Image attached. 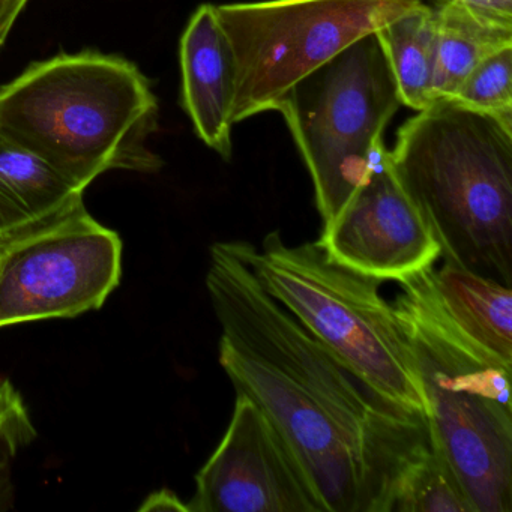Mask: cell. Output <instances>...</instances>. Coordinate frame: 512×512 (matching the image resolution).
Here are the masks:
<instances>
[{
  "label": "cell",
  "instance_id": "6da1fadb",
  "mask_svg": "<svg viewBox=\"0 0 512 512\" xmlns=\"http://www.w3.org/2000/svg\"><path fill=\"white\" fill-rule=\"evenodd\" d=\"M218 361L263 410L325 512H388L403 470L431 442L428 416L380 397L281 307L230 250H209Z\"/></svg>",
  "mask_w": 512,
  "mask_h": 512
},
{
  "label": "cell",
  "instance_id": "7a4b0ae2",
  "mask_svg": "<svg viewBox=\"0 0 512 512\" xmlns=\"http://www.w3.org/2000/svg\"><path fill=\"white\" fill-rule=\"evenodd\" d=\"M157 130L151 82L121 56L61 53L0 86V136L83 191L109 170L158 172Z\"/></svg>",
  "mask_w": 512,
  "mask_h": 512
},
{
  "label": "cell",
  "instance_id": "3957f363",
  "mask_svg": "<svg viewBox=\"0 0 512 512\" xmlns=\"http://www.w3.org/2000/svg\"><path fill=\"white\" fill-rule=\"evenodd\" d=\"M389 160L442 259L509 286L512 128L455 100H437L398 130Z\"/></svg>",
  "mask_w": 512,
  "mask_h": 512
},
{
  "label": "cell",
  "instance_id": "277c9868",
  "mask_svg": "<svg viewBox=\"0 0 512 512\" xmlns=\"http://www.w3.org/2000/svg\"><path fill=\"white\" fill-rule=\"evenodd\" d=\"M397 283L392 307L415 353L431 436L473 512H511L512 361L449 316L434 287L433 266Z\"/></svg>",
  "mask_w": 512,
  "mask_h": 512
},
{
  "label": "cell",
  "instance_id": "5b68a950",
  "mask_svg": "<svg viewBox=\"0 0 512 512\" xmlns=\"http://www.w3.org/2000/svg\"><path fill=\"white\" fill-rule=\"evenodd\" d=\"M229 242L263 289L380 397L428 416L415 353L383 281L326 259L316 242L290 245L278 230L262 245Z\"/></svg>",
  "mask_w": 512,
  "mask_h": 512
},
{
  "label": "cell",
  "instance_id": "8992f818",
  "mask_svg": "<svg viewBox=\"0 0 512 512\" xmlns=\"http://www.w3.org/2000/svg\"><path fill=\"white\" fill-rule=\"evenodd\" d=\"M403 106L374 34L292 86L278 104L301 152L323 223L364 184L392 116Z\"/></svg>",
  "mask_w": 512,
  "mask_h": 512
},
{
  "label": "cell",
  "instance_id": "52a82bcc",
  "mask_svg": "<svg viewBox=\"0 0 512 512\" xmlns=\"http://www.w3.org/2000/svg\"><path fill=\"white\" fill-rule=\"evenodd\" d=\"M421 0H263L215 5L236 64L233 124L277 112L286 92Z\"/></svg>",
  "mask_w": 512,
  "mask_h": 512
},
{
  "label": "cell",
  "instance_id": "ba28073f",
  "mask_svg": "<svg viewBox=\"0 0 512 512\" xmlns=\"http://www.w3.org/2000/svg\"><path fill=\"white\" fill-rule=\"evenodd\" d=\"M121 277V236L80 200L0 239V328L100 310Z\"/></svg>",
  "mask_w": 512,
  "mask_h": 512
},
{
  "label": "cell",
  "instance_id": "9c48e42d",
  "mask_svg": "<svg viewBox=\"0 0 512 512\" xmlns=\"http://www.w3.org/2000/svg\"><path fill=\"white\" fill-rule=\"evenodd\" d=\"M194 481L188 512H325L286 440L241 392L223 439Z\"/></svg>",
  "mask_w": 512,
  "mask_h": 512
},
{
  "label": "cell",
  "instance_id": "30bf717a",
  "mask_svg": "<svg viewBox=\"0 0 512 512\" xmlns=\"http://www.w3.org/2000/svg\"><path fill=\"white\" fill-rule=\"evenodd\" d=\"M317 245L335 265L380 281H400L436 265L439 242L380 146L364 184L328 223Z\"/></svg>",
  "mask_w": 512,
  "mask_h": 512
},
{
  "label": "cell",
  "instance_id": "8fae6325",
  "mask_svg": "<svg viewBox=\"0 0 512 512\" xmlns=\"http://www.w3.org/2000/svg\"><path fill=\"white\" fill-rule=\"evenodd\" d=\"M182 104L194 130L221 158L232 157L236 64L215 5L194 11L181 38Z\"/></svg>",
  "mask_w": 512,
  "mask_h": 512
},
{
  "label": "cell",
  "instance_id": "7c38bea8",
  "mask_svg": "<svg viewBox=\"0 0 512 512\" xmlns=\"http://www.w3.org/2000/svg\"><path fill=\"white\" fill-rule=\"evenodd\" d=\"M433 11V97L434 101L451 100L482 59L512 46V20L454 0H436Z\"/></svg>",
  "mask_w": 512,
  "mask_h": 512
},
{
  "label": "cell",
  "instance_id": "4fadbf2b",
  "mask_svg": "<svg viewBox=\"0 0 512 512\" xmlns=\"http://www.w3.org/2000/svg\"><path fill=\"white\" fill-rule=\"evenodd\" d=\"M83 194L49 164L0 136V239L76 205Z\"/></svg>",
  "mask_w": 512,
  "mask_h": 512
},
{
  "label": "cell",
  "instance_id": "5bb4252c",
  "mask_svg": "<svg viewBox=\"0 0 512 512\" xmlns=\"http://www.w3.org/2000/svg\"><path fill=\"white\" fill-rule=\"evenodd\" d=\"M437 296L449 316L491 352L512 361L511 286L445 260L433 266Z\"/></svg>",
  "mask_w": 512,
  "mask_h": 512
},
{
  "label": "cell",
  "instance_id": "9a60e30c",
  "mask_svg": "<svg viewBox=\"0 0 512 512\" xmlns=\"http://www.w3.org/2000/svg\"><path fill=\"white\" fill-rule=\"evenodd\" d=\"M401 104L421 112L434 103V11L419 4L376 32Z\"/></svg>",
  "mask_w": 512,
  "mask_h": 512
},
{
  "label": "cell",
  "instance_id": "2e32d148",
  "mask_svg": "<svg viewBox=\"0 0 512 512\" xmlns=\"http://www.w3.org/2000/svg\"><path fill=\"white\" fill-rule=\"evenodd\" d=\"M388 512H473L457 475L433 436L428 448L398 478Z\"/></svg>",
  "mask_w": 512,
  "mask_h": 512
},
{
  "label": "cell",
  "instance_id": "e0dca14e",
  "mask_svg": "<svg viewBox=\"0 0 512 512\" xmlns=\"http://www.w3.org/2000/svg\"><path fill=\"white\" fill-rule=\"evenodd\" d=\"M451 100L512 128V46L482 59Z\"/></svg>",
  "mask_w": 512,
  "mask_h": 512
},
{
  "label": "cell",
  "instance_id": "ac0fdd59",
  "mask_svg": "<svg viewBox=\"0 0 512 512\" xmlns=\"http://www.w3.org/2000/svg\"><path fill=\"white\" fill-rule=\"evenodd\" d=\"M38 433L28 410L0 430V512L11 511L16 502L13 482V458L37 439Z\"/></svg>",
  "mask_w": 512,
  "mask_h": 512
},
{
  "label": "cell",
  "instance_id": "d6986e66",
  "mask_svg": "<svg viewBox=\"0 0 512 512\" xmlns=\"http://www.w3.org/2000/svg\"><path fill=\"white\" fill-rule=\"evenodd\" d=\"M26 410L28 407L16 386L7 377H0V430Z\"/></svg>",
  "mask_w": 512,
  "mask_h": 512
},
{
  "label": "cell",
  "instance_id": "ffe728a7",
  "mask_svg": "<svg viewBox=\"0 0 512 512\" xmlns=\"http://www.w3.org/2000/svg\"><path fill=\"white\" fill-rule=\"evenodd\" d=\"M28 0H0V50L4 49L13 26L16 25Z\"/></svg>",
  "mask_w": 512,
  "mask_h": 512
},
{
  "label": "cell",
  "instance_id": "44dd1931",
  "mask_svg": "<svg viewBox=\"0 0 512 512\" xmlns=\"http://www.w3.org/2000/svg\"><path fill=\"white\" fill-rule=\"evenodd\" d=\"M142 511H185L187 503L182 502L173 491L161 490L149 496L142 505Z\"/></svg>",
  "mask_w": 512,
  "mask_h": 512
},
{
  "label": "cell",
  "instance_id": "7402d4cb",
  "mask_svg": "<svg viewBox=\"0 0 512 512\" xmlns=\"http://www.w3.org/2000/svg\"><path fill=\"white\" fill-rule=\"evenodd\" d=\"M500 19L512 20V0H454Z\"/></svg>",
  "mask_w": 512,
  "mask_h": 512
}]
</instances>
